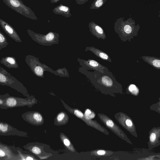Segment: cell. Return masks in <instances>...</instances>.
<instances>
[{"label": "cell", "instance_id": "cell-27", "mask_svg": "<svg viewBox=\"0 0 160 160\" xmlns=\"http://www.w3.org/2000/svg\"><path fill=\"white\" fill-rule=\"evenodd\" d=\"M6 155V153L5 151L2 149H0V157H4Z\"/></svg>", "mask_w": 160, "mask_h": 160}, {"label": "cell", "instance_id": "cell-15", "mask_svg": "<svg viewBox=\"0 0 160 160\" xmlns=\"http://www.w3.org/2000/svg\"><path fill=\"white\" fill-rule=\"evenodd\" d=\"M126 117L125 118V120L122 119V120L120 119L118 120L122 125L127 130H128L130 132H132V130H135V127L132 121L130 118L127 117Z\"/></svg>", "mask_w": 160, "mask_h": 160}, {"label": "cell", "instance_id": "cell-2", "mask_svg": "<svg viewBox=\"0 0 160 160\" xmlns=\"http://www.w3.org/2000/svg\"><path fill=\"white\" fill-rule=\"evenodd\" d=\"M27 31L33 41L41 45L50 46L59 43V35L58 33L50 31L46 34H42L36 33L29 29Z\"/></svg>", "mask_w": 160, "mask_h": 160}, {"label": "cell", "instance_id": "cell-33", "mask_svg": "<svg viewBox=\"0 0 160 160\" xmlns=\"http://www.w3.org/2000/svg\"><path fill=\"white\" fill-rule=\"evenodd\" d=\"M3 69V68H1L0 67V71H1Z\"/></svg>", "mask_w": 160, "mask_h": 160}, {"label": "cell", "instance_id": "cell-14", "mask_svg": "<svg viewBox=\"0 0 160 160\" xmlns=\"http://www.w3.org/2000/svg\"><path fill=\"white\" fill-rule=\"evenodd\" d=\"M25 119L28 122L36 124L42 122L43 118L42 115L38 112L30 113L25 115Z\"/></svg>", "mask_w": 160, "mask_h": 160}, {"label": "cell", "instance_id": "cell-9", "mask_svg": "<svg viewBox=\"0 0 160 160\" xmlns=\"http://www.w3.org/2000/svg\"><path fill=\"white\" fill-rule=\"evenodd\" d=\"M89 27L92 34L98 39L104 40L106 38L104 31L100 27L92 22L89 23Z\"/></svg>", "mask_w": 160, "mask_h": 160}, {"label": "cell", "instance_id": "cell-7", "mask_svg": "<svg viewBox=\"0 0 160 160\" xmlns=\"http://www.w3.org/2000/svg\"><path fill=\"white\" fill-rule=\"evenodd\" d=\"M0 25L5 32L12 39L16 42H22L16 30L8 23L0 18Z\"/></svg>", "mask_w": 160, "mask_h": 160}, {"label": "cell", "instance_id": "cell-25", "mask_svg": "<svg viewBox=\"0 0 160 160\" xmlns=\"http://www.w3.org/2000/svg\"><path fill=\"white\" fill-rule=\"evenodd\" d=\"M106 153V151L104 150H99L97 152V153L98 155L101 156L105 155Z\"/></svg>", "mask_w": 160, "mask_h": 160}, {"label": "cell", "instance_id": "cell-3", "mask_svg": "<svg viewBox=\"0 0 160 160\" xmlns=\"http://www.w3.org/2000/svg\"><path fill=\"white\" fill-rule=\"evenodd\" d=\"M2 0L7 6L20 14L32 20H38L33 12L21 0Z\"/></svg>", "mask_w": 160, "mask_h": 160}, {"label": "cell", "instance_id": "cell-20", "mask_svg": "<svg viewBox=\"0 0 160 160\" xmlns=\"http://www.w3.org/2000/svg\"><path fill=\"white\" fill-rule=\"evenodd\" d=\"M8 43L5 35L0 32V50L6 47Z\"/></svg>", "mask_w": 160, "mask_h": 160}, {"label": "cell", "instance_id": "cell-12", "mask_svg": "<svg viewBox=\"0 0 160 160\" xmlns=\"http://www.w3.org/2000/svg\"><path fill=\"white\" fill-rule=\"evenodd\" d=\"M0 63L9 68H18L16 58L12 56H7L2 58Z\"/></svg>", "mask_w": 160, "mask_h": 160}, {"label": "cell", "instance_id": "cell-18", "mask_svg": "<svg viewBox=\"0 0 160 160\" xmlns=\"http://www.w3.org/2000/svg\"><path fill=\"white\" fill-rule=\"evenodd\" d=\"M10 130H12V128L8 124L0 122V132L5 133L10 132Z\"/></svg>", "mask_w": 160, "mask_h": 160}, {"label": "cell", "instance_id": "cell-6", "mask_svg": "<svg viewBox=\"0 0 160 160\" xmlns=\"http://www.w3.org/2000/svg\"><path fill=\"white\" fill-rule=\"evenodd\" d=\"M77 61L81 67L87 70H94L103 73L108 69L107 67L94 60L89 59L85 60L78 58Z\"/></svg>", "mask_w": 160, "mask_h": 160}, {"label": "cell", "instance_id": "cell-10", "mask_svg": "<svg viewBox=\"0 0 160 160\" xmlns=\"http://www.w3.org/2000/svg\"><path fill=\"white\" fill-rule=\"evenodd\" d=\"M84 51H90L100 59L109 62H112V60L108 54L103 51L93 47H87Z\"/></svg>", "mask_w": 160, "mask_h": 160}, {"label": "cell", "instance_id": "cell-1", "mask_svg": "<svg viewBox=\"0 0 160 160\" xmlns=\"http://www.w3.org/2000/svg\"><path fill=\"white\" fill-rule=\"evenodd\" d=\"M78 69L79 72L85 75L95 86L109 89L117 88L118 86L122 87L121 84L117 81L112 73L108 69L103 73L96 70L90 72L82 67Z\"/></svg>", "mask_w": 160, "mask_h": 160}, {"label": "cell", "instance_id": "cell-8", "mask_svg": "<svg viewBox=\"0 0 160 160\" xmlns=\"http://www.w3.org/2000/svg\"><path fill=\"white\" fill-rule=\"evenodd\" d=\"M100 117L103 123L114 133H115L120 137V135L121 137L126 138L124 136V135L126 136V135L111 119L105 115H101Z\"/></svg>", "mask_w": 160, "mask_h": 160}, {"label": "cell", "instance_id": "cell-29", "mask_svg": "<svg viewBox=\"0 0 160 160\" xmlns=\"http://www.w3.org/2000/svg\"><path fill=\"white\" fill-rule=\"evenodd\" d=\"M91 111L89 109H87L85 112L86 114H89L91 113Z\"/></svg>", "mask_w": 160, "mask_h": 160}, {"label": "cell", "instance_id": "cell-21", "mask_svg": "<svg viewBox=\"0 0 160 160\" xmlns=\"http://www.w3.org/2000/svg\"><path fill=\"white\" fill-rule=\"evenodd\" d=\"M66 115L63 112L59 113L57 117V121L60 123L64 122L66 121Z\"/></svg>", "mask_w": 160, "mask_h": 160}, {"label": "cell", "instance_id": "cell-16", "mask_svg": "<svg viewBox=\"0 0 160 160\" xmlns=\"http://www.w3.org/2000/svg\"><path fill=\"white\" fill-rule=\"evenodd\" d=\"M159 131H153L150 133L149 136V142L150 145H157L159 141Z\"/></svg>", "mask_w": 160, "mask_h": 160}, {"label": "cell", "instance_id": "cell-28", "mask_svg": "<svg viewBox=\"0 0 160 160\" xmlns=\"http://www.w3.org/2000/svg\"><path fill=\"white\" fill-rule=\"evenodd\" d=\"M63 142L64 144L67 146H68L70 144L69 141L67 139H65L64 140Z\"/></svg>", "mask_w": 160, "mask_h": 160}, {"label": "cell", "instance_id": "cell-31", "mask_svg": "<svg viewBox=\"0 0 160 160\" xmlns=\"http://www.w3.org/2000/svg\"><path fill=\"white\" fill-rule=\"evenodd\" d=\"M4 100L2 98H0V105H3L4 104Z\"/></svg>", "mask_w": 160, "mask_h": 160}, {"label": "cell", "instance_id": "cell-5", "mask_svg": "<svg viewBox=\"0 0 160 160\" xmlns=\"http://www.w3.org/2000/svg\"><path fill=\"white\" fill-rule=\"evenodd\" d=\"M0 84L10 87L22 93V89H26L20 82L4 69L0 71Z\"/></svg>", "mask_w": 160, "mask_h": 160}, {"label": "cell", "instance_id": "cell-13", "mask_svg": "<svg viewBox=\"0 0 160 160\" xmlns=\"http://www.w3.org/2000/svg\"><path fill=\"white\" fill-rule=\"evenodd\" d=\"M142 59L154 68L160 69V58L153 56H142Z\"/></svg>", "mask_w": 160, "mask_h": 160}, {"label": "cell", "instance_id": "cell-11", "mask_svg": "<svg viewBox=\"0 0 160 160\" xmlns=\"http://www.w3.org/2000/svg\"><path fill=\"white\" fill-rule=\"evenodd\" d=\"M52 11L54 13L62 15L66 18H68L71 16L70 8L62 4L55 7Z\"/></svg>", "mask_w": 160, "mask_h": 160}, {"label": "cell", "instance_id": "cell-30", "mask_svg": "<svg viewBox=\"0 0 160 160\" xmlns=\"http://www.w3.org/2000/svg\"><path fill=\"white\" fill-rule=\"evenodd\" d=\"M60 0H50L51 3H55L58 2Z\"/></svg>", "mask_w": 160, "mask_h": 160}, {"label": "cell", "instance_id": "cell-17", "mask_svg": "<svg viewBox=\"0 0 160 160\" xmlns=\"http://www.w3.org/2000/svg\"><path fill=\"white\" fill-rule=\"evenodd\" d=\"M52 73L60 77H69L68 71L65 68H59L56 70H53Z\"/></svg>", "mask_w": 160, "mask_h": 160}, {"label": "cell", "instance_id": "cell-4", "mask_svg": "<svg viewBox=\"0 0 160 160\" xmlns=\"http://www.w3.org/2000/svg\"><path fill=\"white\" fill-rule=\"evenodd\" d=\"M25 61L33 74L38 77L43 78L45 71L52 73L53 70L45 64L41 63L38 58L32 55H27L25 58Z\"/></svg>", "mask_w": 160, "mask_h": 160}, {"label": "cell", "instance_id": "cell-23", "mask_svg": "<svg viewBox=\"0 0 160 160\" xmlns=\"http://www.w3.org/2000/svg\"><path fill=\"white\" fill-rule=\"evenodd\" d=\"M32 151L33 153L36 154H39L41 152L40 149L38 147H34L32 149Z\"/></svg>", "mask_w": 160, "mask_h": 160}, {"label": "cell", "instance_id": "cell-32", "mask_svg": "<svg viewBox=\"0 0 160 160\" xmlns=\"http://www.w3.org/2000/svg\"><path fill=\"white\" fill-rule=\"evenodd\" d=\"M26 160H33V159L31 157H27L26 159Z\"/></svg>", "mask_w": 160, "mask_h": 160}, {"label": "cell", "instance_id": "cell-19", "mask_svg": "<svg viewBox=\"0 0 160 160\" xmlns=\"http://www.w3.org/2000/svg\"><path fill=\"white\" fill-rule=\"evenodd\" d=\"M127 90L131 94L137 96L139 92V90L138 87L135 84H130L127 88Z\"/></svg>", "mask_w": 160, "mask_h": 160}, {"label": "cell", "instance_id": "cell-26", "mask_svg": "<svg viewBox=\"0 0 160 160\" xmlns=\"http://www.w3.org/2000/svg\"><path fill=\"white\" fill-rule=\"evenodd\" d=\"M88 0H75L77 4L79 5L84 4Z\"/></svg>", "mask_w": 160, "mask_h": 160}, {"label": "cell", "instance_id": "cell-22", "mask_svg": "<svg viewBox=\"0 0 160 160\" xmlns=\"http://www.w3.org/2000/svg\"><path fill=\"white\" fill-rule=\"evenodd\" d=\"M103 1L102 0H97L94 3L93 5V7L99 8L101 7L103 4Z\"/></svg>", "mask_w": 160, "mask_h": 160}, {"label": "cell", "instance_id": "cell-24", "mask_svg": "<svg viewBox=\"0 0 160 160\" xmlns=\"http://www.w3.org/2000/svg\"><path fill=\"white\" fill-rule=\"evenodd\" d=\"M74 114L79 118H82L83 116V113L79 110H76L74 111Z\"/></svg>", "mask_w": 160, "mask_h": 160}]
</instances>
